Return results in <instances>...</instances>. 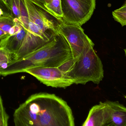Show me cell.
<instances>
[{
  "mask_svg": "<svg viewBox=\"0 0 126 126\" xmlns=\"http://www.w3.org/2000/svg\"><path fill=\"white\" fill-rule=\"evenodd\" d=\"M9 1L12 8V15H14L15 18H19L20 17V0H9Z\"/></svg>",
  "mask_w": 126,
  "mask_h": 126,
  "instance_id": "cell-15",
  "label": "cell"
},
{
  "mask_svg": "<svg viewBox=\"0 0 126 126\" xmlns=\"http://www.w3.org/2000/svg\"><path fill=\"white\" fill-rule=\"evenodd\" d=\"M106 102L109 109L111 123L115 126H126V107L118 101Z\"/></svg>",
  "mask_w": 126,
  "mask_h": 126,
  "instance_id": "cell-9",
  "label": "cell"
},
{
  "mask_svg": "<svg viewBox=\"0 0 126 126\" xmlns=\"http://www.w3.org/2000/svg\"><path fill=\"white\" fill-rule=\"evenodd\" d=\"M23 72L33 76L44 84L55 88H66L73 84L58 67H35Z\"/></svg>",
  "mask_w": 126,
  "mask_h": 126,
  "instance_id": "cell-6",
  "label": "cell"
},
{
  "mask_svg": "<svg viewBox=\"0 0 126 126\" xmlns=\"http://www.w3.org/2000/svg\"><path fill=\"white\" fill-rule=\"evenodd\" d=\"M52 0H44L45 1V4L49 3H50Z\"/></svg>",
  "mask_w": 126,
  "mask_h": 126,
  "instance_id": "cell-26",
  "label": "cell"
},
{
  "mask_svg": "<svg viewBox=\"0 0 126 126\" xmlns=\"http://www.w3.org/2000/svg\"><path fill=\"white\" fill-rule=\"evenodd\" d=\"M111 123L109 106L106 101L100 102L90 109L82 126H105Z\"/></svg>",
  "mask_w": 126,
  "mask_h": 126,
  "instance_id": "cell-8",
  "label": "cell"
},
{
  "mask_svg": "<svg viewBox=\"0 0 126 126\" xmlns=\"http://www.w3.org/2000/svg\"><path fill=\"white\" fill-rule=\"evenodd\" d=\"M112 15L115 20L120 24L122 26H126V11L118 9L112 12Z\"/></svg>",
  "mask_w": 126,
  "mask_h": 126,
  "instance_id": "cell-14",
  "label": "cell"
},
{
  "mask_svg": "<svg viewBox=\"0 0 126 126\" xmlns=\"http://www.w3.org/2000/svg\"><path fill=\"white\" fill-rule=\"evenodd\" d=\"M15 23V17L11 14L8 13L0 17V29L8 34Z\"/></svg>",
  "mask_w": 126,
  "mask_h": 126,
  "instance_id": "cell-12",
  "label": "cell"
},
{
  "mask_svg": "<svg viewBox=\"0 0 126 126\" xmlns=\"http://www.w3.org/2000/svg\"><path fill=\"white\" fill-rule=\"evenodd\" d=\"M61 3L63 22L81 27L92 16L96 0H61Z\"/></svg>",
  "mask_w": 126,
  "mask_h": 126,
  "instance_id": "cell-4",
  "label": "cell"
},
{
  "mask_svg": "<svg viewBox=\"0 0 126 126\" xmlns=\"http://www.w3.org/2000/svg\"><path fill=\"white\" fill-rule=\"evenodd\" d=\"M0 2L7 9L8 11L12 15V8L9 0H0Z\"/></svg>",
  "mask_w": 126,
  "mask_h": 126,
  "instance_id": "cell-18",
  "label": "cell"
},
{
  "mask_svg": "<svg viewBox=\"0 0 126 126\" xmlns=\"http://www.w3.org/2000/svg\"><path fill=\"white\" fill-rule=\"evenodd\" d=\"M124 52H125V55H126V48L124 49Z\"/></svg>",
  "mask_w": 126,
  "mask_h": 126,
  "instance_id": "cell-27",
  "label": "cell"
},
{
  "mask_svg": "<svg viewBox=\"0 0 126 126\" xmlns=\"http://www.w3.org/2000/svg\"><path fill=\"white\" fill-rule=\"evenodd\" d=\"M15 126H75L72 111L65 101L54 94L35 93L17 108Z\"/></svg>",
  "mask_w": 126,
  "mask_h": 126,
  "instance_id": "cell-1",
  "label": "cell"
},
{
  "mask_svg": "<svg viewBox=\"0 0 126 126\" xmlns=\"http://www.w3.org/2000/svg\"><path fill=\"white\" fill-rule=\"evenodd\" d=\"M44 6L47 12L51 15L58 20H63L61 0H52L50 3L44 4Z\"/></svg>",
  "mask_w": 126,
  "mask_h": 126,
  "instance_id": "cell-11",
  "label": "cell"
},
{
  "mask_svg": "<svg viewBox=\"0 0 126 126\" xmlns=\"http://www.w3.org/2000/svg\"><path fill=\"white\" fill-rule=\"evenodd\" d=\"M10 36V35L0 38V49L4 48L7 38Z\"/></svg>",
  "mask_w": 126,
  "mask_h": 126,
  "instance_id": "cell-19",
  "label": "cell"
},
{
  "mask_svg": "<svg viewBox=\"0 0 126 126\" xmlns=\"http://www.w3.org/2000/svg\"><path fill=\"white\" fill-rule=\"evenodd\" d=\"M15 61V54L4 48L0 49V63L9 64Z\"/></svg>",
  "mask_w": 126,
  "mask_h": 126,
  "instance_id": "cell-13",
  "label": "cell"
},
{
  "mask_svg": "<svg viewBox=\"0 0 126 126\" xmlns=\"http://www.w3.org/2000/svg\"><path fill=\"white\" fill-rule=\"evenodd\" d=\"M29 20L37 25L44 32L54 37L58 34L57 22L48 16V13L31 0H23Z\"/></svg>",
  "mask_w": 126,
  "mask_h": 126,
  "instance_id": "cell-7",
  "label": "cell"
},
{
  "mask_svg": "<svg viewBox=\"0 0 126 126\" xmlns=\"http://www.w3.org/2000/svg\"><path fill=\"white\" fill-rule=\"evenodd\" d=\"M8 64L5 63H0V76L1 75V70L2 69L6 68Z\"/></svg>",
  "mask_w": 126,
  "mask_h": 126,
  "instance_id": "cell-22",
  "label": "cell"
},
{
  "mask_svg": "<svg viewBox=\"0 0 126 126\" xmlns=\"http://www.w3.org/2000/svg\"><path fill=\"white\" fill-rule=\"evenodd\" d=\"M0 114L4 120L8 123L9 117L7 113L6 112V110L3 104V100L1 97L0 95Z\"/></svg>",
  "mask_w": 126,
  "mask_h": 126,
  "instance_id": "cell-17",
  "label": "cell"
},
{
  "mask_svg": "<svg viewBox=\"0 0 126 126\" xmlns=\"http://www.w3.org/2000/svg\"><path fill=\"white\" fill-rule=\"evenodd\" d=\"M65 75L73 84H85L92 81L99 84L104 78L103 64L93 48L79 58Z\"/></svg>",
  "mask_w": 126,
  "mask_h": 126,
  "instance_id": "cell-3",
  "label": "cell"
},
{
  "mask_svg": "<svg viewBox=\"0 0 126 126\" xmlns=\"http://www.w3.org/2000/svg\"><path fill=\"white\" fill-rule=\"evenodd\" d=\"M75 61V59L72 58L63 63L58 68L65 74L71 69Z\"/></svg>",
  "mask_w": 126,
  "mask_h": 126,
  "instance_id": "cell-16",
  "label": "cell"
},
{
  "mask_svg": "<svg viewBox=\"0 0 126 126\" xmlns=\"http://www.w3.org/2000/svg\"><path fill=\"white\" fill-rule=\"evenodd\" d=\"M10 35L8 33L4 32L3 30L0 29V38H1L4 37H6Z\"/></svg>",
  "mask_w": 126,
  "mask_h": 126,
  "instance_id": "cell-21",
  "label": "cell"
},
{
  "mask_svg": "<svg viewBox=\"0 0 126 126\" xmlns=\"http://www.w3.org/2000/svg\"><path fill=\"white\" fill-rule=\"evenodd\" d=\"M0 8H1V9L3 10L4 12L6 13H10V14H11L10 12L8 11L7 9L4 5H3L0 2Z\"/></svg>",
  "mask_w": 126,
  "mask_h": 126,
  "instance_id": "cell-23",
  "label": "cell"
},
{
  "mask_svg": "<svg viewBox=\"0 0 126 126\" xmlns=\"http://www.w3.org/2000/svg\"><path fill=\"white\" fill-rule=\"evenodd\" d=\"M105 126H115L114 124L112 123H110L108 124L107 125H106Z\"/></svg>",
  "mask_w": 126,
  "mask_h": 126,
  "instance_id": "cell-25",
  "label": "cell"
},
{
  "mask_svg": "<svg viewBox=\"0 0 126 126\" xmlns=\"http://www.w3.org/2000/svg\"><path fill=\"white\" fill-rule=\"evenodd\" d=\"M27 32L23 27L19 33L8 38L4 48L15 55L22 45Z\"/></svg>",
  "mask_w": 126,
  "mask_h": 126,
  "instance_id": "cell-10",
  "label": "cell"
},
{
  "mask_svg": "<svg viewBox=\"0 0 126 126\" xmlns=\"http://www.w3.org/2000/svg\"><path fill=\"white\" fill-rule=\"evenodd\" d=\"M57 30L68 43L73 59L79 58L94 47V43L85 34L81 26L61 21L57 26Z\"/></svg>",
  "mask_w": 126,
  "mask_h": 126,
  "instance_id": "cell-5",
  "label": "cell"
},
{
  "mask_svg": "<svg viewBox=\"0 0 126 126\" xmlns=\"http://www.w3.org/2000/svg\"><path fill=\"white\" fill-rule=\"evenodd\" d=\"M125 97V98H126V95H125V97Z\"/></svg>",
  "mask_w": 126,
  "mask_h": 126,
  "instance_id": "cell-28",
  "label": "cell"
},
{
  "mask_svg": "<svg viewBox=\"0 0 126 126\" xmlns=\"http://www.w3.org/2000/svg\"><path fill=\"white\" fill-rule=\"evenodd\" d=\"M31 0L37 5L44 7L45 8L44 6V4H45L44 0Z\"/></svg>",
  "mask_w": 126,
  "mask_h": 126,
  "instance_id": "cell-20",
  "label": "cell"
},
{
  "mask_svg": "<svg viewBox=\"0 0 126 126\" xmlns=\"http://www.w3.org/2000/svg\"><path fill=\"white\" fill-rule=\"evenodd\" d=\"M72 58L68 43L58 33L42 47L8 64L6 68L1 70V75L6 76L23 72L33 67H58Z\"/></svg>",
  "mask_w": 126,
  "mask_h": 126,
  "instance_id": "cell-2",
  "label": "cell"
},
{
  "mask_svg": "<svg viewBox=\"0 0 126 126\" xmlns=\"http://www.w3.org/2000/svg\"><path fill=\"white\" fill-rule=\"evenodd\" d=\"M8 14V13H6L4 12L3 10L1 8H0V17H1L2 16L4 15H6V14Z\"/></svg>",
  "mask_w": 126,
  "mask_h": 126,
  "instance_id": "cell-24",
  "label": "cell"
}]
</instances>
